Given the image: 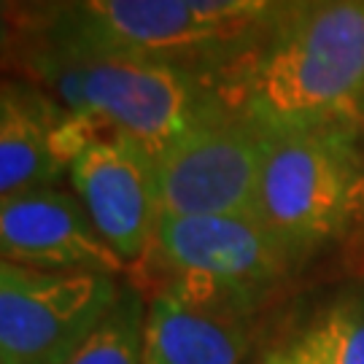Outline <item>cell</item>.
Instances as JSON below:
<instances>
[{
    "mask_svg": "<svg viewBox=\"0 0 364 364\" xmlns=\"http://www.w3.org/2000/svg\"><path fill=\"white\" fill-rule=\"evenodd\" d=\"M219 95L270 124L364 132V0H297L235 54Z\"/></svg>",
    "mask_w": 364,
    "mask_h": 364,
    "instance_id": "6da1fadb",
    "label": "cell"
},
{
    "mask_svg": "<svg viewBox=\"0 0 364 364\" xmlns=\"http://www.w3.org/2000/svg\"><path fill=\"white\" fill-rule=\"evenodd\" d=\"M6 76L36 84L70 114L156 156L216 97L208 78L162 63L95 52L46 30L3 33Z\"/></svg>",
    "mask_w": 364,
    "mask_h": 364,
    "instance_id": "7a4b0ae2",
    "label": "cell"
},
{
    "mask_svg": "<svg viewBox=\"0 0 364 364\" xmlns=\"http://www.w3.org/2000/svg\"><path fill=\"white\" fill-rule=\"evenodd\" d=\"M257 219L294 267L364 230V132L270 124Z\"/></svg>",
    "mask_w": 364,
    "mask_h": 364,
    "instance_id": "3957f363",
    "label": "cell"
},
{
    "mask_svg": "<svg viewBox=\"0 0 364 364\" xmlns=\"http://www.w3.org/2000/svg\"><path fill=\"white\" fill-rule=\"evenodd\" d=\"M138 267L151 294L240 316L297 270L257 216H162Z\"/></svg>",
    "mask_w": 364,
    "mask_h": 364,
    "instance_id": "277c9868",
    "label": "cell"
},
{
    "mask_svg": "<svg viewBox=\"0 0 364 364\" xmlns=\"http://www.w3.org/2000/svg\"><path fill=\"white\" fill-rule=\"evenodd\" d=\"M270 122L219 95L154 156L162 216H257Z\"/></svg>",
    "mask_w": 364,
    "mask_h": 364,
    "instance_id": "5b68a950",
    "label": "cell"
},
{
    "mask_svg": "<svg viewBox=\"0 0 364 364\" xmlns=\"http://www.w3.org/2000/svg\"><path fill=\"white\" fill-rule=\"evenodd\" d=\"M95 52L189 70L216 84L235 57V46L189 0H76L49 25L33 27Z\"/></svg>",
    "mask_w": 364,
    "mask_h": 364,
    "instance_id": "8992f818",
    "label": "cell"
},
{
    "mask_svg": "<svg viewBox=\"0 0 364 364\" xmlns=\"http://www.w3.org/2000/svg\"><path fill=\"white\" fill-rule=\"evenodd\" d=\"M111 275L0 264V364H60L117 302Z\"/></svg>",
    "mask_w": 364,
    "mask_h": 364,
    "instance_id": "52a82bcc",
    "label": "cell"
},
{
    "mask_svg": "<svg viewBox=\"0 0 364 364\" xmlns=\"http://www.w3.org/2000/svg\"><path fill=\"white\" fill-rule=\"evenodd\" d=\"M70 186L97 232L127 264H138L162 219L154 156L122 138H95L70 165Z\"/></svg>",
    "mask_w": 364,
    "mask_h": 364,
    "instance_id": "ba28073f",
    "label": "cell"
},
{
    "mask_svg": "<svg viewBox=\"0 0 364 364\" xmlns=\"http://www.w3.org/2000/svg\"><path fill=\"white\" fill-rule=\"evenodd\" d=\"M3 262L49 273H95L117 278L130 264L97 232L76 192L60 186L27 189L0 203Z\"/></svg>",
    "mask_w": 364,
    "mask_h": 364,
    "instance_id": "9c48e42d",
    "label": "cell"
},
{
    "mask_svg": "<svg viewBox=\"0 0 364 364\" xmlns=\"http://www.w3.org/2000/svg\"><path fill=\"white\" fill-rule=\"evenodd\" d=\"M108 135L19 76L0 87V195L57 186L87 146Z\"/></svg>",
    "mask_w": 364,
    "mask_h": 364,
    "instance_id": "30bf717a",
    "label": "cell"
},
{
    "mask_svg": "<svg viewBox=\"0 0 364 364\" xmlns=\"http://www.w3.org/2000/svg\"><path fill=\"white\" fill-rule=\"evenodd\" d=\"M246 318L154 291L146 311L144 364H240L248 346Z\"/></svg>",
    "mask_w": 364,
    "mask_h": 364,
    "instance_id": "8fae6325",
    "label": "cell"
},
{
    "mask_svg": "<svg viewBox=\"0 0 364 364\" xmlns=\"http://www.w3.org/2000/svg\"><path fill=\"white\" fill-rule=\"evenodd\" d=\"M146 311L144 294L122 287L117 302L60 364H144Z\"/></svg>",
    "mask_w": 364,
    "mask_h": 364,
    "instance_id": "7c38bea8",
    "label": "cell"
},
{
    "mask_svg": "<svg viewBox=\"0 0 364 364\" xmlns=\"http://www.w3.org/2000/svg\"><path fill=\"white\" fill-rule=\"evenodd\" d=\"M297 340L313 364H364V287L326 302Z\"/></svg>",
    "mask_w": 364,
    "mask_h": 364,
    "instance_id": "4fadbf2b",
    "label": "cell"
},
{
    "mask_svg": "<svg viewBox=\"0 0 364 364\" xmlns=\"http://www.w3.org/2000/svg\"><path fill=\"white\" fill-rule=\"evenodd\" d=\"M294 3L297 0H189L208 25L232 41L235 54Z\"/></svg>",
    "mask_w": 364,
    "mask_h": 364,
    "instance_id": "5bb4252c",
    "label": "cell"
},
{
    "mask_svg": "<svg viewBox=\"0 0 364 364\" xmlns=\"http://www.w3.org/2000/svg\"><path fill=\"white\" fill-rule=\"evenodd\" d=\"M3 3V33L33 30L49 25L54 16L70 9L76 0H0Z\"/></svg>",
    "mask_w": 364,
    "mask_h": 364,
    "instance_id": "9a60e30c",
    "label": "cell"
},
{
    "mask_svg": "<svg viewBox=\"0 0 364 364\" xmlns=\"http://www.w3.org/2000/svg\"><path fill=\"white\" fill-rule=\"evenodd\" d=\"M262 364H313V362L311 356L305 353V348L299 346V340H291L284 348H275V351L267 353L262 359Z\"/></svg>",
    "mask_w": 364,
    "mask_h": 364,
    "instance_id": "2e32d148",
    "label": "cell"
}]
</instances>
